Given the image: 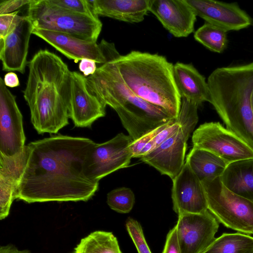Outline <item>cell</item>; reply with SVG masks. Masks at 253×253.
Masks as SVG:
<instances>
[{
    "label": "cell",
    "mask_w": 253,
    "mask_h": 253,
    "mask_svg": "<svg viewBox=\"0 0 253 253\" xmlns=\"http://www.w3.org/2000/svg\"><path fill=\"white\" fill-rule=\"evenodd\" d=\"M33 34L47 42L76 63L83 59L87 58L103 65L121 55L113 43L104 40L97 43L64 33L34 28Z\"/></svg>",
    "instance_id": "10"
},
{
    "label": "cell",
    "mask_w": 253,
    "mask_h": 253,
    "mask_svg": "<svg viewBox=\"0 0 253 253\" xmlns=\"http://www.w3.org/2000/svg\"><path fill=\"white\" fill-rule=\"evenodd\" d=\"M32 0H2L0 2V15L10 13L25 5H29Z\"/></svg>",
    "instance_id": "33"
},
{
    "label": "cell",
    "mask_w": 253,
    "mask_h": 253,
    "mask_svg": "<svg viewBox=\"0 0 253 253\" xmlns=\"http://www.w3.org/2000/svg\"><path fill=\"white\" fill-rule=\"evenodd\" d=\"M198 107L182 98L178 127L158 146L140 158L141 160L172 180L175 177L185 163L187 142L198 121Z\"/></svg>",
    "instance_id": "6"
},
{
    "label": "cell",
    "mask_w": 253,
    "mask_h": 253,
    "mask_svg": "<svg viewBox=\"0 0 253 253\" xmlns=\"http://www.w3.org/2000/svg\"><path fill=\"white\" fill-rule=\"evenodd\" d=\"M226 32L219 27L206 23L195 32L194 37L210 50L221 53L227 44Z\"/></svg>",
    "instance_id": "26"
},
{
    "label": "cell",
    "mask_w": 253,
    "mask_h": 253,
    "mask_svg": "<svg viewBox=\"0 0 253 253\" xmlns=\"http://www.w3.org/2000/svg\"><path fill=\"white\" fill-rule=\"evenodd\" d=\"M0 253H31L27 250H19L13 245L8 244L0 247Z\"/></svg>",
    "instance_id": "36"
},
{
    "label": "cell",
    "mask_w": 253,
    "mask_h": 253,
    "mask_svg": "<svg viewBox=\"0 0 253 253\" xmlns=\"http://www.w3.org/2000/svg\"><path fill=\"white\" fill-rule=\"evenodd\" d=\"M219 178L229 190L253 201V159L229 164Z\"/></svg>",
    "instance_id": "22"
},
{
    "label": "cell",
    "mask_w": 253,
    "mask_h": 253,
    "mask_svg": "<svg viewBox=\"0 0 253 253\" xmlns=\"http://www.w3.org/2000/svg\"><path fill=\"white\" fill-rule=\"evenodd\" d=\"M96 63V62L93 60L84 58L80 61L79 68L84 76L87 77L96 72L97 68Z\"/></svg>",
    "instance_id": "34"
},
{
    "label": "cell",
    "mask_w": 253,
    "mask_h": 253,
    "mask_svg": "<svg viewBox=\"0 0 253 253\" xmlns=\"http://www.w3.org/2000/svg\"><path fill=\"white\" fill-rule=\"evenodd\" d=\"M126 227L138 253H152L140 223L132 218H128L126 221Z\"/></svg>",
    "instance_id": "28"
},
{
    "label": "cell",
    "mask_w": 253,
    "mask_h": 253,
    "mask_svg": "<svg viewBox=\"0 0 253 253\" xmlns=\"http://www.w3.org/2000/svg\"><path fill=\"white\" fill-rule=\"evenodd\" d=\"M106 106L89 91L86 77L78 72H72L68 113L74 126L90 127L93 122L105 116Z\"/></svg>",
    "instance_id": "14"
},
{
    "label": "cell",
    "mask_w": 253,
    "mask_h": 253,
    "mask_svg": "<svg viewBox=\"0 0 253 253\" xmlns=\"http://www.w3.org/2000/svg\"><path fill=\"white\" fill-rule=\"evenodd\" d=\"M207 83L210 103L226 126L253 149V61L244 65L218 68Z\"/></svg>",
    "instance_id": "5"
},
{
    "label": "cell",
    "mask_w": 253,
    "mask_h": 253,
    "mask_svg": "<svg viewBox=\"0 0 253 253\" xmlns=\"http://www.w3.org/2000/svg\"><path fill=\"white\" fill-rule=\"evenodd\" d=\"M3 81L5 85L9 87H15L20 85L18 77L13 72L7 73L4 77Z\"/></svg>",
    "instance_id": "35"
},
{
    "label": "cell",
    "mask_w": 253,
    "mask_h": 253,
    "mask_svg": "<svg viewBox=\"0 0 253 253\" xmlns=\"http://www.w3.org/2000/svg\"><path fill=\"white\" fill-rule=\"evenodd\" d=\"M95 144L88 138L60 134L29 143L15 199L28 203L89 200L99 182L85 176L84 166Z\"/></svg>",
    "instance_id": "1"
},
{
    "label": "cell",
    "mask_w": 253,
    "mask_h": 253,
    "mask_svg": "<svg viewBox=\"0 0 253 253\" xmlns=\"http://www.w3.org/2000/svg\"><path fill=\"white\" fill-rule=\"evenodd\" d=\"M113 61L136 95L178 117L182 98L175 82L173 65L165 57L133 50Z\"/></svg>",
    "instance_id": "4"
},
{
    "label": "cell",
    "mask_w": 253,
    "mask_h": 253,
    "mask_svg": "<svg viewBox=\"0 0 253 253\" xmlns=\"http://www.w3.org/2000/svg\"><path fill=\"white\" fill-rule=\"evenodd\" d=\"M196 16L226 32L238 31L253 24V19L235 2L212 0H186Z\"/></svg>",
    "instance_id": "15"
},
{
    "label": "cell",
    "mask_w": 253,
    "mask_h": 253,
    "mask_svg": "<svg viewBox=\"0 0 253 253\" xmlns=\"http://www.w3.org/2000/svg\"><path fill=\"white\" fill-rule=\"evenodd\" d=\"M86 78L89 91L116 112L133 140L176 119L163 109L136 95L113 61L97 67L94 74Z\"/></svg>",
    "instance_id": "3"
},
{
    "label": "cell",
    "mask_w": 253,
    "mask_h": 253,
    "mask_svg": "<svg viewBox=\"0 0 253 253\" xmlns=\"http://www.w3.org/2000/svg\"><path fill=\"white\" fill-rule=\"evenodd\" d=\"M251 105L252 111L253 113V90H252V92L251 93Z\"/></svg>",
    "instance_id": "37"
},
{
    "label": "cell",
    "mask_w": 253,
    "mask_h": 253,
    "mask_svg": "<svg viewBox=\"0 0 253 253\" xmlns=\"http://www.w3.org/2000/svg\"><path fill=\"white\" fill-rule=\"evenodd\" d=\"M172 180L173 210L178 215L201 213L208 211L202 182L192 171L187 161H185L182 169Z\"/></svg>",
    "instance_id": "16"
},
{
    "label": "cell",
    "mask_w": 253,
    "mask_h": 253,
    "mask_svg": "<svg viewBox=\"0 0 253 253\" xmlns=\"http://www.w3.org/2000/svg\"><path fill=\"white\" fill-rule=\"evenodd\" d=\"M175 225L181 253H203L215 240L219 222L209 211L183 213Z\"/></svg>",
    "instance_id": "12"
},
{
    "label": "cell",
    "mask_w": 253,
    "mask_h": 253,
    "mask_svg": "<svg viewBox=\"0 0 253 253\" xmlns=\"http://www.w3.org/2000/svg\"><path fill=\"white\" fill-rule=\"evenodd\" d=\"M203 253H253V237L239 232L224 233Z\"/></svg>",
    "instance_id": "25"
},
{
    "label": "cell",
    "mask_w": 253,
    "mask_h": 253,
    "mask_svg": "<svg viewBox=\"0 0 253 253\" xmlns=\"http://www.w3.org/2000/svg\"><path fill=\"white\" fill-rule=\"evenodd\" d=\"M175 120L160 126L144 134L136 140H133L129 146L132 158H138L139 154L145 146Z\"/></svg>",
    "instance_id": "30"
},
{
    "label": "cell",
    "mask_w": 253,
    "mask_h": 253,
    "mask_svg": "<svg viewBox=\"0 0 253 253\" xmlns=\"http://www.w3.org/2000/svg\"><path fill=\"white\" fill-rule=\"evenodd\" d=\"M192 140L193 147L214 153L229 164L253 159V149L219 122L201 125L193 132Z\"/></svg>",
    "instance_id": "9"
},
{
    "label": "cell",
    "mask_w": 253,
    "mask_h": 253,
    "mask_svg": "<svg viewBox=\"0 0 253 253\" xmlns=\"http://www.w3.org/2000/svg\"><path fill=\"white\" fill-rule=\"evenodd\" d=\"M34 26L30 18L22 16L15 29L0 40V59L2 70L24 74L27 64L29 41Z\"/></svg>",
    "instance_id": "18"
},
{
    "label": "cell",
    "mask_w": 253,
    "mask_h": 253,
    "mask_svg": "<svg viewBox=\"0 0 253 253\" xmlns=\"http://www.w3.org/2000/svg\"><path fill=\"white\" fill-rule=\"evenodd\" d=\"M175 82L181 98L198 106L210 102L209 86L205 78L191 64L177 62L173 65Z\"/></svg>",
    "instance_id": "21"
},
{
    "label": "cell",
    "mask_w": 253,
    "mask_h": 253,
    "mask_svg": "<svg viewBox=\"0 0 253 253\" xmlns=\"http://www.w3.org/2000/svg\"><path fill=\"white\" fill-rule=\"evenodd\" d=\"M135 196L128 188L121 187L112 190L107 194V203L110 208L119 213H126L133 208Z\"/></svg>",
    "instance_id": "27"
},
{
    "label": "cell",
    "mask_w": 253,
    "mask_h": 253,
    "mask_svg": "<svg viewBox=\"0 0 253 253\" xmlns=\"http://www.w3.org/2000/svg\"><path fill=\"white\" fill-rule=\"evenodd\" d=\"M149 12L173 36L187 37L194 30L196 15L186 0H149Z\"/></svg>",
    "instance_id": "17"
},
{
    "label": "cell",
    "mask_w": 253,
    "mask_h": 253,
    "mask_svg": "<svg viewBox=\"0 0 253 253\" xmlns=\"http://www.w3.org/2000/svg\"><path fill=\"white\" fill-rule=\"evenodd\" d=\"M219 177L202 182L208 211L225 227L239 233L253 234V201L229 190Z\"/></svg>",
    "instance_id": "8"
},
{
    "label": "cell",
    "mask_w": 253,
    "mask_h": 253,
    "mask_svg": "<svg viewBox=\"0 0 253 253\" xmlns=\"http://www.w3.org/2000/svg\"><path fill=\"white\" fill-rule=\"evenodd\" d=\"M162 253H181L178 242L175 225L170 230L167 235Z\"/></svg>",
    "instance_id": "32"
},
{
    "label": "cell",
    "mask_w": 253,
    "mask_h": 253,
    "mask_svg": "<svg viewBox=\"0 0 253 253\" xmlns=\"http://www.w3.org/2000/svg\"><path fill=\"white\" fill-rule=\"evenodd\" d=\"M23 96L39 134L57 133L69 124L71 73L57 55L41 49L28 63Z\"/></svg>",
    "instance_id": "2"
},
{
    "label": "cell",
    "mask_w": 253,
    "mask_h": 253,
    "mask_svg": "<svg viewBox=\"0 0 253 253\" xmlns=\"http://www.w3.org/2000/svg\"><path fill=\"white\" fill-rule=\"evenodd\" d=\"M18 12L0 15V40L4 39L16 28L22 17Z\"/></svg>",
    "instance_id": "31"
},
{
    "label": "cell",
    "mask_w": 253,
    "mask_h": 253,
    "mask_svg": "<svg viewBox=\"0 0 253 253\" xmlns=\"http://www.w3.org/2000/svg\"><path fill=\"white\" fill-rule=\"evenodd\" d=\"M185 161L201 182L220 177L229 164L214 153L193 147Z\"/></svg>",
    "instance_id": "23"
},
{
    "label": "cell",
    "mask_w": 253,
    "mask_h": 253,
    "mask_svg": "<svg viewBox=\"0 0 253 253\" xmlns=\"http://www.w3.org/2000/svg\"><path fill=\"white\" fill-rule=\"evenodd\" d=\"M94 14L130 23L148 15L149 0H88Z\"/></svg>",
    "instance_id": "20"
},
{
    "label": "cell",
    "mask_w": 253,
    "mask_h": 253,
    "mask_svg": "<svg viewBox=\"0 0 253 253\" xmlns=\"http://www.w3.org/2000/svg\"><path fill=\"white\" fill-rule=\"evenodd\" d=\"M27 16L34 28L64 33L94 42L102 27L98 17L62 9L48 0H32L28 5Z\"/></svg>",
    "instance_id": "7"
},
{
    "label": "cell",
    "mask_w": 253,
    "mask_h": 253,
    "mask_svg": "<svg viewBox=\"0 0 253 253\" xmlns=\"http://www.w3.org/2000/svg\"><path fill=\"white\" fill-rule=\"evenodd\" d=\"M48 1L53 5L70 11L97 17L93 13L88 0H48Z\"/></svg>",
    "instance_id": "29"
},
{
    "label": "cell",
    "mask_w": 253,
    "mask_h": 253,
    "mask_svg": "<svg viewBox=\"0 0 253 253\" xmlns=\"http://www.w3.org/2000/svg\"><path fill=\"white\" fill-rule=\"evenodd\" d=\"M74 253H123L117 238L110 232L96 231L82 239Z\"/></svg>",
    "instance_id": "24"
},
{
    "label": "cell",
    "mask_w": 253,
    "mask_h": 253,
    "mask_svg": "<svg viewBox=\"0 0 253 253\" xmlns=\"http://www.w3.org/2000/svg\"><path fill=\"white\" fill-rule=\"evenodd\" d=\"M28 156L27 145L11 156L0 153V219L9 214L15 192L26 166Z\"/></svg>",
    "instance_id": "19"
},
{
    "label": "cell",
    "mask_w": 253,
    "mask_h": 253,
    "mask_svg": "<svg viewBox=\"0 0 253 253\" xmlns=\"http://www.w3.org/2000/svg\"><path fill=\"white\" fill-rule=\"evenodd\" d=\"M23 117L16 97L0 78V153L11 156L25 148Z\"/></svg>",
    "instance_id": "13"
},
{
    "label": "cell",
    "mask_w": 253,
    "mask_h": 253,
    "mask_svg": "<svg viewBox=\"0 0 253 253\" xmlns=\"http://www.w3.org/2000/svg\"><path fill=\"white\" fill-rule=\"evenodd\" d=\"M132 141L129 135L120 133L106 142L95 143L85 160V176L99 182L107 175L127 167L132 158L129 149Z\"/></svg>",
    "instance_id": "11"
}]
</instances>
